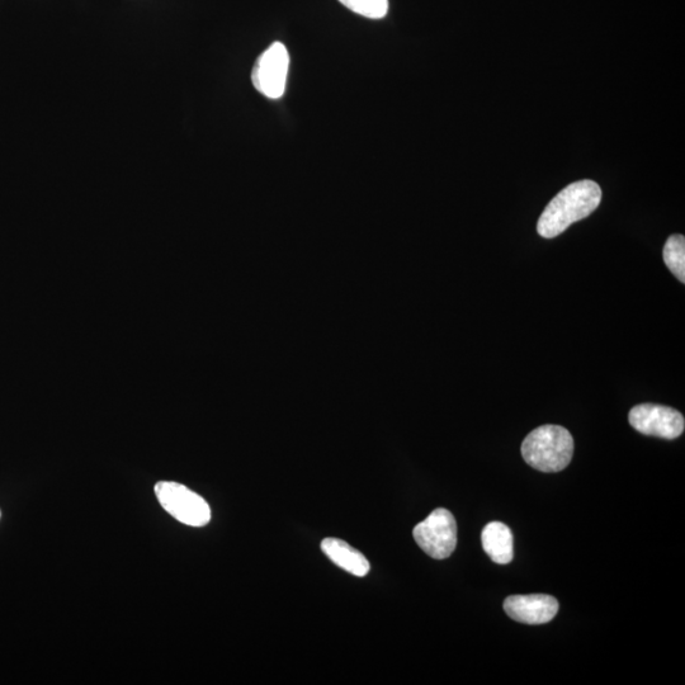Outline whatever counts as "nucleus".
Returning <instances> with one entry per match:
<instances>
[{
    "instance_id": "nucleus-1",
    "label": "nucleus",
    "mask_w": 685,
    "mask_h": 685,
    "mask_svg": "<svg viewBox=\"0 0 685 685\" xmlns=\"http://www.w3.org/2000/svg\"><path fill=\"white\" fill-rule=\"evenodd\" d=\"M602 190L598 183L584 179L564 188L548 203L537 222L542 238L554 239L569 226L592 215L601 205Z\"/></svg>"
},
{
    "instance_id": "nucleus-2",
    "label": "nucleus",
    "mask_w": 685,
    "mask_h": 685,
    "mask_svg": "<svg viewBox=\"0 0 685 685\" xmlns=\"http://www.w3.org/2000/svg\"><path fill=\"white\" fill-rule=\"evenodd\" d=\"M573 455L574 438L560 425H542L529 433L522 444L524 461L547 474L566 469Z\"/></svg>"
},
{
    "instance_id": "nucleus-3",
    "label": "nucleus",
    "mask_w": 685,
    "mask_h": 685,
    "mask_svg": "<svg viewBox=\"0 0 685 685\" xmlns=\"http://www.w3.org/2000/svg\"><path fill=\"white\" fill-rule=\"evenodd\" d=\"M160 505L177 521L203 527L211 521V508L202 496L178 483L160 481L154 488Z\"/></svg>"
},
{
    "instance_id": "nucleus-4",
    "label": "nucleus",
    "mask_w": 685,
    "mask_h": 685,
    "mask_svg": "<svg viewBox=\"0 0 685 685\" xmlns=\"http://www.w3.org/2000/svg\"><path fill=\"white\" fill-rule=\"evenodd\" d=\"M415 542L432 559H448L457 546V523L450 510L438 508L415 526Z\"/></svg>"
},
{
    "instance_id": "nucleus-5",
    "label": "nucleus",
    "mask_w": 685,
    "mask_h": 685,
    "mask_svg": "<svg viewBox=\"0 0 685 685\" xmlns=\"http://www.w3.org/2000/svg\"><path fill=\"white\" fill-rule=\"evenodd\" d=\"M290 55L286 46L274 42L259 56L252 72L255 89L264 97L278 99L285 94Z\"/></svg>"
},
{
    "instance_id": "nucleus-6",
    "label": "nucleus",
    "mask_w": 685,
    "mask_h": 685,
    "mask_svg": "<svg viewBox=\"0 0 685 685\" xmlns=\"http://www.w3.org/2000/svg\"><path fill=\"white\" fill-rule=\"evenodd\" d=\"M628 422L645 436L675 439L682 436L685 420L678 410L669 406L641 404L628 414Z\"/></svg>"
},
{
    "instance_id": "nucleus-7",
    "label": "nucleus",
    "mask_w": 685,
    "mask_h": 685,
    "mask_svg": "<svg viewBox=\"0 0 685 685\" xmlns=\"http://www.w3.org/2000/svg\"><path fill=\"white\" fill-rule=\"evenodd\" d=\"M504 611L519 623L543 625L554 620L559 602L546 594L512 595L505 599Z\"/></svg>"
},
{
    "instance_id": "nucleus-8",
    "label": "nucleus",
    "mask_w": 685,
    "mask_h": 685,
    "mask_svg": "<svg viewBox=\"0 0 685 685\" xmlns=\"http://www.w3.org/2000/svg\"><path fill=\"white\" fill-rule=\"evenodd\" d=\"M321 550L324 554L349 574L363 578L370 571V562L356 548L338 538H325L321 542Z\"/></svg>"
},
{
    "instance_id": "nucleus-9",
    "label": "nucleus",
    "mask_w": 685,
    "mask_h": 685,
    "mask_svg": "<svg viewBox=\"0 0 685 685\" xmlns=\"http://www.w3.org/2000/svg\"><path fill=\"white\" fill-rule=\"evenodd\" d=\"M484 551L495 564L507 565L514 557V537L502 522H491L481 533Z\"/></svg>"
},
{
    "instance_id": "nucleus-10",
    "label": "nucleus",
    "mask_w": 685,
    "mask_h": 685,
    "mask_svg": "<svg viewBox=\"0 0 685 685\" xmlns=\"http://www.w3.org/2000/svg\"><path fill=\"white\" fill-rule=\"evenodd\" d=\"M664 262L670 272L685 283V238L683 235L670 236L664 247Z\"/></svg>"
},
{
    "instance_id": "nucleus-11",
    "label": "nucleus",
    "mask_w": 685,
    "mask_h": 685,
    "mask_svg": "<svg viewBox=\"0 0 685 685\" xmlns=\"http://www.w3.org/2000/svg\"><path fill=\"white\" fill-rule=\"evenodd\" d=\"M349 11L370 20H381L389 12V0H339Z\"/></svg>"
},
{
    "instance_id": "nucleus-12",
    "label": "nucleus",
    "mask_w": 685,
    "mask_h": 685,
    "mask_svg": "<svg viewBox=\"0 0 685 685\" xmlns=\"http://www.w3.org/2000/svg\"><path fill=\"white\" fill-rule=\"evenodd\" d=\"M0 516H2V513H0Z\"/></svg>"
}]
</instances>
